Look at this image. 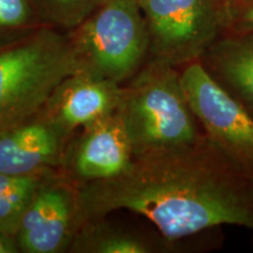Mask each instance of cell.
<instances>
[{
	"mask_svg": "<svg viewBox=\"0 0 253 253\" xmlns=\"http://www.w3.org/2000/svg\"><path fill=\"white\" fill-rule=\"evenodd\" d=\"M153 60L173 67L197 61L225 27L221 0H138Z\"/></svg>",
	"mask_w": 253,
	"mask_h": 253,
	"instance_id": "obj_5",
	"label": "cell"
},
{
	"mask_svg": "<svg viewBox=\"0 0 253 253\" xmlns=\"http://www.w3.org/2000/svg\"><path fill=\"white\" fill-rule=\"evenodd\" d=\"M79 226L78 189L49 173L23 214L14 238L20 252H63Z\"/></svg>",
	"mask_w": 253,
	"mask_h": 253,
	"instance_id": "obj_7",
	"label": "cell"
},
{
	"mask_svg": "<svg viewBox=\"0 0 253 253\" xmlns=\"http://www.w3.org/2000/svg\"><path fill=\"white\" fill-rule=\"evenodd\" d=\"M80 225L128 210L177 240L219 225L253 231V175L202 135L134 156L120 176L78 186Z\"/></svg>",
	"mask_w": 253,
	"mask_h": 253,
	"instance_id": "obj_1",
	"label": "cell"
},
{
	"mask_svg": "<svg viewBox=\"0 0 253 253\" xmlns=\"http://www.w3.org/2000/svg\"><path fill=\"white\" fill-rule=\"evenodd\" d=\"M40 23L32 0H0V48L30 36Z\"/></svg>",
	"mask_w": 253,
	"mask_h": 253,
	"instance_id": "obj_14",
	"label": "cell"
},
{
	"mask_svg": "<svg viewBox=\"0 0 253 253\" xmlns=\"http://www.w3.org/2000/svg\"><path fill=\"white\" fill-rule=\"evenodd\" d=\"M72 38L87 71L118 84L135 75L149 52L138 0H106Z\"/></svg>",
	"mask_w": 253,
	"mask_h": 253,
	"instance_id": "obj_4",
	"label": "cell"
},
{
	"mask_svg": "<svg viewBox=\"0 0 253 253\" xmlns=\"http://www.w3.org/2000/svg\"><path fill=\"white\" fill-rule=\"evenodd\" d=\"M123 95L125 88L118 82L84 69L66 78L41 113L68 136L79 126L84 128L116 112Z\"/></svg>",
	"mask_w": 253,
	"mask_h": 253,
	"instance_id": "obj_9",
	"label": "cell"
},
{
	"mask_svg": "<svg viewBox=\"0 0 253 253\" xmlns=\"http://www.w3.org/2000/svg\"><path fill=\"white\" fill-rule=\"evenodd\" d=\"M84 69L73 38L47 27L0 48V130L39 114L66 78Z\"/></svg>",
	"mask_w": 253,
	"mask_h": 253,
	"instance_id": "obj_2",
	"label": "cell"
},
{
	"mask_svg": "<svg viewBox=\"0 0 253 253\" xmlns=\"http://www.w3.org/2000/svg\"><path fill=\"white\" fill-rule=\"evenodd\" d=\"M48 173L12 176L0 173V230L15 236L19 223Z\"/></svg>",
	"mask_w": 253,
	"mask_h": 253,
	"instance_id": "obj_13",
	"label": "cell"
},
{
	"mask_svg": "<svg viewBox=\"0 0 253 253\" xmlns=\"http://www.w3.org/2000/svg\"><path fill=\"white\" fill-rule=\"evenodd\" d=\"M186 99L205 135L253 175V118L202 62L184 65Z\"/></svg>",
	"mask_w": 253,
	"mask_h": 253,
	"instance_id": "obj_6",
	"label": "cell"
},
{
	"mask_svg": "<svg viewBox=\"0 0 253 253\" xmlns=\"http://www.w3.org/2000/svg\"><path fill=\"white\" fill-rule=\"evenodd\" d=\"M65 135L42 113L0 130V173H48L63 162Z\"/></svg>",
	"mask_w": 253,
	"mask_h": 253,
	"instance_id": "obj_10",
	"label": "cell"
},
{
	"mask_svg": "<svg viewBox=\"0 0 253 253\" xmlns=\"http://www.w3.org/2000/svg\"><path fill=\"white\" fill-rule=\"evenodd\" d=\"M208 71L253 108V32L233 33L207 52Z\"/></svg>",
	"mask_w": 253,
	"mask_h": 253,
	"instance_id": "obj_11",
	"label": "cell"
},
{
	"mask_svg": "<svg viewBox=\"0 0 253 253\" xmlns=\"http://www.w3.org/2000/svg\"><path fill=\"white\" fill-rule=\"evenodd\" d=\"M134 149L119 110L84 126L66 150L63 164L78 184L120 176L130 167Z\"/></svg>",
	"mask_w": 253,
	"mask_h": 253,
	"instance_id": "obj_8",
	"label": "cell"
},
{
	"mask_svg": "<svg viewBox=\"0 0 253 253\" xmlns=\"http://www.w3.org/2000/svg\"><path fill=\"white\" fill-rule=\"evenodd\" d=\"M69 251L78 253H147L150 246L141 237L103 221L82 223L75 232Z\"/></svg>",
	"mask_w": 253,
	"mask_h": 253,
	"instance_id": "obj_12",
	"label": "cell"
},
{
	"mask_svg": "<svg viewBox=\"0 0 253 253\" xmlns=\"http://www.w3.org/2000/svg\"><path fill=\"white\" fill-rule=\"evenodd\" d=\"M119 113L134 156L192 143L202 136L183 88L181 73L166 62H150L125 88Z\"/></svg>",
	"mask_w": 253,
	"mask_h": 253,
	"instance_id": "obj_3",
	"label": "cell"
},
{
	"mask_svg": "<svg viewBox=\"0 0 253 253\" xmlns=\"http://www.w3.org/2000/svg\"><path fill=\"white\" fill-rule=\"evenodd\" d=\"M42 23L77 28L106 0H32Z\"/></svg>",
	"mask_w": 253,
	"mask_h": 253,
	"instance_id": "obj_15",
	"label": "cell"
},
{
	"mask_svg": "<svg viewBox=\"0 0 253 253\" xmlns=\"http://www.w3.org/2000/svg\"><path fill=\"white\" fill-rule=\"evenodd\" d=\"M19 248L13 236L0 230V253H18Z\"/></svg>",
	"mask_w": 253,
	"mask_h": 253,
	"instance_id": "obj_17",
	"label": "cell"
},
{
	"mask_svg": "<svg viewBox=\"0 0 253 253\" xmlns=\"http://www.w3.org/2000/svg\"><path fill=\"white\" fill-rule=\"evenodd\" d=\"M225 15L233 33L253 32V0H225Z\"/></svg>",
	"mask_w": 253,
	"mask_h": 253,
	"instance_id": "obj_16",
	"label": "cell"
}]
</instances>
